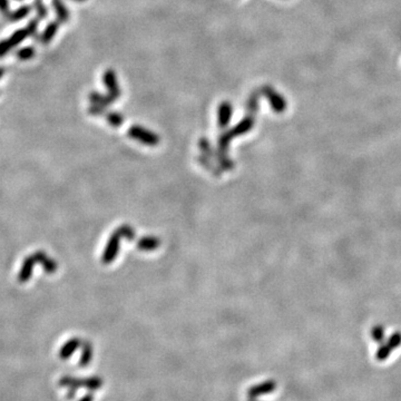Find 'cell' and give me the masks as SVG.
I'll return each mask as SVG.
<instances>
[{"label": "cell", "instance_id": "1", "mask_svg": "<svg viewBox=\"0 0 401 401\" xmlns=\"http://www.w3.org/2000/svg\"><path fill=\"white\" fill-rule=\"evenodd\" d=\"M253 125H254L253 116L248 115L245 118L241 120V122L237 126H234L231 130H228V131H226V133L222 134L220 136V140H219L220 151L222 153H225L227 147H228V144H230V142L234 139V137L244 135L245 133H248V131H250L252 128H253Z\"/></svg>", "mask_w": 401, "mask_h": 401}, {"label": "cell", "instance_id": "2", "mask_svg": "<svg viewBox=\"0 0 401 401\" xmlns=\"http://www.w3.org/2000/svg\"><path fill=\"white\" fill-rule=\"evenodd\" d=\"M127 134L131 140H135L137 142H140L141 144H144L147 146H157L160 141L159 136L154 133V131L142 127L140 125L131 126V127H129Z\"/></svg>", "mask_w": 401, "mask_h": 401}, {"label": "cell", "instance_id": "3", "mask_svg": "<svg viewBox=\"0 0 401 401\" xmlns=\"http://www.w3.org/2000/svg\"><path fill=\"white\" fill-rule=\"evenodd\" d=\"M400 346H401V332L396 331L393 332L392 335L389 336L386 342L383 341L382 343H380V346L376 352V359L378 361L387 360L389 357H390V354Z\"/></svg>", "mask_w": 401, "mask_h": 401}, {"label": "cell", "instance_id": "4", "mask_svg": "<svg viewBox=\"0 0 401 401\" xmlns=\"http://www.w3.org/2000/svg\"><path fill=\"white\" fill-rule=\"evenodd\" d=\"M261 94L265 97L271 105L272 110L276 113H283L286 110V101L271 86H263L260 89Z\"/></svg>", "mask_w": 401, "mask_h": 401}, {"label": "cell", "instance_id": "5", "mask_svg": "<svg viewBox=\"0 0 401 401\" xmlns=\"http://www.w3.org/2000/svg\"><path fill=\"white\" fill-rule=\"evenodd\" d=\"M120 238H122L120 233L118 231H115L111 236L110 240L107 241L104 253H103L102 256V261L104 264H110V263L116 259L120 248Z\"/></svg>", "mask_w": 401, "mask_h": 401}, {"label": "cell", "instance_id": "6", "mask_svg": "<svg viewBox=\"0 0 401 401\" xmlns=\"http://www.w3.org/2000/svg\"><path fill=\"white\" fill-rule=\"evenodd\" d=\"M103 83H104L105 87L108 90V95H110L114 101H117L120 96V88L117 82V76L115 72L113 70L105 71L104 75H103Z\"/></svg>", "mask_w": 401, "mask_h": 401}, {"label": "cell", "instance_id": "7", "mask_svg": "<svg viewBox=\"0 0 401 401\" xmlns=\"http://www.w3.org/2000/svg\"><path fill=\"white\" fill-rule=\"evenodd\" d=\"M233 114V108L231 103L228 102H222L219 106V111H217V123H219L220 128H225L228 125Z\"/></svg>", "mask_w": 401, "mask_h": 401}, {"label": "cell", "instance_id": "8", "mask_svg": "<svg viewBox=\"0 0 401 401\" xmlns=\"http://www.w3.org/2000/svg\"><path fill=\"white\" fill-rule=\"evenodd\" d=\"M58 28H59V21L49 22V24L45 27L42 35L39 36L40 43L43 45H48L51 40L55 38L57 31H58Z\"/></svg>", "mask_w": 401, "mask_h": 401}, {"label": "cell", "instance_id": "9", "mask_svg": "<svg viewBox=\"0 0 401 401\" xmlns=\"http://www.w3.org/2000/svg\"><path fill=\"white\" fill-rule=\"evenodd\" d=\"M35 257L34 256H28L25 259L24 263H22V266L20 269V272L18 274V280L20 283H25L28 280L30 279L31 273H32V268L35 265Z\"/></svg>", "mask_w": 401, "mask_h": 401}, {"label": "cell", "instance_id": "10", "mask_svg": "<svg viewBox=\"0 0 401 401\" xmlns=\"http://www.w3.org/2000/svg\"><path fill=\"white\" fill-rule=\"evenodd\" d=\"M35 257L36 263H42V265L44 266V270L47 273H54L57 270V263L53 260H50L47 256V254L44 253V252H36L35 254L32 255Z\"/></svg>", "mask_w": 401, "mask_h": 401}, {"label": "cell", "instance_id": "11", "mask_svg": "<svg viewBox=\"0 0 401 401\" xmlns=\"http://www.w3.org/2000/svg\"><path fill=\"white\" fill-rule=\"evenodd\" d=\"M51 6L55 10V13L57 15V18H58L59 22L65 24L71 18V14L68 11L65 4L62 3V0H51Z\"/></svg>", "mask_w": 401, "mask_h": 401}, {"label": "cell", "instance_id": "12", "mask_svg": "<svg viewBox=\"0 0 401 401\" xmlns=\"http://www.w3.org/2000/svg\"><path fill=\"white\" fill-rule=\"evenodd\" d=\"M88 99L93 105H97L104 108L112 105L113 103L115 102L108 94L103 95L101 93H97V91H91V93L88 95Z\"/></svg>", "mask_w": 401, "mask_h": 401}, {"label": "cell", "instance_id": "13", "mask_svg": "<svg viewBox=\"0 0 401 401\" xmlns=\"http://www.w3.org/2000/svg\"><path fill=\"white\" fill-rule=\"evenodd\" d=\"M159 245H160V241L155 237H144L140 239L139 242H137V248H139L141 251H145V252L155 251Z\"/></svg>", "mask_w": 401, "mask_h": 401}, {"label": "cell", "instance_id": "14", "mask_svg": "<svg viewBox=\"0 0 401 401\" xmlns=\"http://www.w3.org/2000/svg\"><path fill=\"white\" fill-rule=\"evenodd\" d=\"M260 94H261V91H259V90L253 91V93L250 95L248 103H246V111H248V113L251 116L255 115L257 111H259Z\"/></svg>", "mask_w": 401, "mask_h": 401}, {"label": "cell", "instance_id": "15", "mask_svg": "<svg viewBox=\"0 0 401 401\" xmlns=\"http://www.w3.org/2000/svg\"><path fill=\"white\" fill-rule=\"evenodd\" d=\"M28 37H30V36H29V32H28V30H27V28H21V29L16 30L7 40L10 45V47L15 48L18 45H20Z\"/></svg>", "mask_w": 401, "mask_h": 401}, {"label": "cell", "instance_id": "16", "mask_svg": "<svg viewBox=\"0 0 401 401\" xmlns=\"http://www.w3.org/2000/svg\"><path fill=\"white\" fill-rule=\"evenodd\" d=\"M31 11V6H21L18 9H16L14 11H10L9 16L7 17V19L10 21H20L22 19H25L26 17L30 14Z\"/></svg>", "mask_w": 401, "mask_h": 401}, {"label": "cell", "instance_id": "17", "mask_svg": "<svg viewBox=\"0 0 401 401\" xmlns=\"http://www.w3.org/2000/svg\"><path fill=\"white\" fill-rule=\"evenodd\" d=\"M370 336H371V339L374 340L377 343H382L386 339V329L385 326L381 325V324H376L371 328L370 331Z\"/></svg>", "mask_w": 401, "mask_h": 401}, {"label": "cell", "instance_id": "18", "mask_svg": "<svg viewBox=\"0 0 401 401\" xmlns=\"http://www.w3.org/2000/svg\"><path fill=\"white\" fill-rule=\"evenodd\" d=\"M36 55V50L31 46H26V47H22L20 49L17 50L16 57L20 60H30Z\"/></svg>", "mask_w": 401, "mask_h": 401}, {"label": "cell", "instance_id": "19", "mask_svg": "<svg viewBox=\"0 0 401 401\" xmlns=\"http://www.w3.org/2000/svg\"><path fill=\"white\" fill-rule=\"evenodd\" d=\"M79 346V340L78 339H72L68 341L66 345L64 346V348L61 349L60 351V357L67 359L70 358V356L72 353H74V351L76 350V348Z\"/></svg>", "mask_w": 401, "mask_h": 401}, {"label": "cell", "instance_id": "20", "mask_svg": "<svg viewBox=\"0 0 401 401\" xmlns=\"http://www.w3.org/2000/svg\"><path fill=\"white\" fill-rule=\"evenodd\" d=\"M105 117L108 123H110L113 127H119L120 125L124 122V117L122 114L116 113V112H108L105 113Z\"/></svg>", "mask_w": 401, "mask_h": 401}, {"label": "cell", "instance_id": "21", "mask_svg": "<svg viewBox=\"0 0 401 401\" xmlns=\"http://www.w3.org/2000/svg\"><path fill=\"white\" fill-rule=\"evenodd\" d=\"M34 7H35L36 13L40 19L47 18L48 9L44 4V0H34Z\"/></svg>", "mask_w": 401, "mask_h": 401}, {"label": "cell", "instance_id": "22", "mask_svg": "<svg viewBox=\"0 0 401 401\" xmlns=\"http://www.w3.org/2000/svg\"><path fill=\"white\" fill-rule=\"evenodd\" d=\"M117 231L120 233V236H122V238H125V239H127L129 241L135 239V231L129 225L119 226Z\"/></svg>", "mask_w": 401, "mask_h": 401}, {"label": "cell", "instance_id": "23", "mask_svg": "<svg viewBox=\"0 0 401 401\" xmlns=\"http://www.w3.org/2000/svg\"><path fill=\"white\" fill-rule=\"evenodd\" d=\"M27 30L29 32V36L32 37L34 39L39 38L38 37V20L37 19H31L27 25Z\"/></svg>", "mask_w": 401, "mask_h": 401}, {"label": "cell", "instance_id": "24", "mask_svg": "<svg viewBox=\"0 0 401 401\" xmlns=\"http://www.w3.org/2000/svg\"><path fill=\"white\" fill-rule=\"evenodd\" d=\"M13 49L10 47V45L8 43L7 39L0 40V58H3L7 54H9V51Z\"/></svg>", "mask_w": 401, "mask_h": 401}, {"label": "cell", "instance_id": "25", "mask_svg": "<svg viewBox=\"0 0 401 401\" xmlns=\"http://www.w3.org/2000/svg\"><path fill=\"white\" fill-rule=\"evenodd\" d=\"M10 4H9V0H0V13H2L6 18L9 16L10 14Z\"/></svg>", "mask_w": 401, "mask_h": 401}, {"label": "cell", "instance_id": "26", "mask_svg": "<svg viewBox=\"0 0 401 401\" xmlns=\"http://www.w3.org/2000/svg\"><path fill=\"white\" fill-rule=\"evenodd\" d=\"M88 113H90L93 116H102L105 115V108L97 105H93L88 108Z\"/></svg>", "mask_w": 401, "mask_h": 401}, {"label": "cell", "instance_id": "27", "mask_svg": "<svg viewBox=\"0 0 401 401\" xmlns=\"http://www.w3.org/2000/svg\"><path fill=\"white\" fill-rule=\"evenodd\" d=\"M5 75V68L4 67H0V79H2Z\"/></svg>", "mask_w": 401, "mask_h": 401}, {"label": "cell", "instance_id": "28", "mask_svg": "<svg viewBox=\"0 0 401 401\" xmlns=\"http://www.w3.org/2000/svg\"><path fill=\"white\" fill-rule=\"evenodd\" d=\"M74 2H76V3H85L86 0H74Z\"/></svg>", "mask_w": 401, "mask_h": 401}, {"label": "cell", "instance_id": "29", "mask_svg": "<svg viewBox=\"0 0 401 401\" xmlns=\"http://www.w3.org/2000/svg\"><path fill=\"white\" fill-rule=\"evenodd\" d=\"M17 2H22V0H17Z\"/></svg>", "mask_w": 401, "mask_h": 401}]
</instances>
